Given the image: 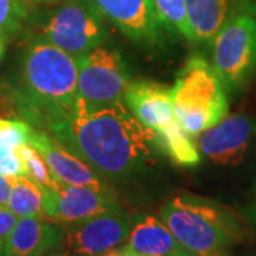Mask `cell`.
<instances>
[{
    "mask_svg": "<svg viewBox=\"0 0 256 256\" xmlns=\"http://www.w3.org/2000/svg\"><path fill=\"white\" fill-rule=\"evenodd\" d=\"M127 245L138 256H194L178 242L164 222L152 215L137 216Z\"/></svg>",
    "mask_w": 256,
    "mask_h": 256,
    "instance_id": "cell-15",
    "label": "cell"
},
{
    "mask_svg": "<svg viewBox=\"0 0 256 256\" xmlns=\"http://www.w3.org/2000/svg\"><path fill=\"white\" fill-rule=\"evenodd\" d=\"M0 174L8 178L24 176V165L18 148L0 146Z\"/></svg>",
    "mask_w": 256,
    "mask_h": 256,
    "instance_id": "cell-23",
    "label": "cell"
},
{
    "mask_svg": "<svg viewBox=\"0 0 256 256\" xmlns=\"http://www.w3.org/2000/svg\"><path fill=\"white\" fill-rule=\"evenodd\" d=\"M195 43L212 42L230 16L234 0H185Z\"/></svg>",
    "mask_w": 256,
    "mask_h": 256,
    "instance_id": "cell-16",
    "label": "cell"
},
{
    "mask_svg": "<svg viewBox=\"0 0 256 256\" xmlns=\"http://www.w3.org/2000/svg\"><path fill=\"white\" fill-rule=\"evenodd\" d=\"M154 146L175 164L195 166L201 162L200 150L176 118L154 131Z\"/></svg>",
    "mask_w": 256,
    "mask_h": 256,
    "instance_id": "cell-17",
    "label": "cell"
},
{
    "mask_svg": "<svg viewBox=\"0 0 256 256\" xmlns=\"http://www.w3.org/2000/svg\"><path fill=\"white\" fill-rule=\"evenodd\" d=\"M124 100L128 110L152 132L175 118L171 92L158 82L146 80L130 82Z\"/></svg>",
    "mask_w": 256,
    "mask_h": 256,
    "instance_id": "cell-13",
    "label": "cell"
},
{
    "mask_svg": "<svg viewBox=\"0 0 256 256\" xmlns=\"http://www.w3.org/2000/svg\"><path fill=\"white\" fill-rule=\"evenodd\" d=\"M48 132L60 146L110 181L134 176L152 156L154 132L122 102L88 110L77 97L73 114Z\"/></svg>",
    "mask_w": 256,
    "mask_h": 256,
    "instance_id": "cell-1",
    "label": "cell"
},
{
    "mask_svg": "<svg viewBox=\"0 0 256 256\" xmlns=\"http://www.w3.org/2000/svg\"><path fill=\"white\" fill-rule=\"evenodd\" d=\"M248 9L250 10V12H254V13L256 14V6H254V8H248Z\"/></svg>",
    "mask_w": 256,
    "mask_h": 256,
    "instance_id": "cell-33",
    "label": "cell"
},
{
    "mask_svg": "<svg viewBox=\"0 0 256 256\" xmlns=\"http://www.w3.org/2000/svg\"><path fill=\"white\" fill-rule=\"evenodd\" d=\"M33 128L26 121L0 118V146L18 148L30 142Z\"/></svg>",
    "mask_w": 256,
    "mask_h": 256,
    "instance_id": "cell-22",
    "label": "cell"
},
{
    "mask_svg": "<svg viewBox=\"0 0 256 256\" xmlns=\"http://www.w3.org/2000/svg\"><path fill=\"white\" fill-rule=\"evenodd\" d=\"M151 3L165 28L175 30L186 40L194 42L185 0H151Z\"/></svg>",
    "mask_w": 256,
    "mask_h": 256,
    "instance_id": "cell-19",
    "label": "cell"
},
{
    "mask_svg": "<svg viewBox=\"0 0 256 256\" xmlns=\"http://www.w3.org/2000/svg\"><path fill=\"white\" fill-rule=\"evenodd\" d=\"M107 37L98 9L78 0L52 10L40 24L36 38L62 48L76 58L98 47Z\"/></svg>",
    "mask_w": 256,
    "mask_h": 256,
    "instance_id": "cell-6",
    "label": "cell"
},
{
    "mask_svg": "<svg viewBox=\"0 0 256 256\" xmlns=\"http://www.w3.org/2000/svg\"><path fill=\"white\" fill-rule=\"evenodd\" d=\"M18 154L24 165V176L36 184L42 190H52L58 185V181L52 175L48 165L42 154L32 144L18 146Z\"/></svg>",
    "mask_w": 256,
    "mask_h": 256,
    "instance_id": "cell-20",
    "label": "cell"
},
{
    "mask_svg": "<svg viewBox=\"0 0 256 256\" xmlns=\"http://www.w3.org/2000/svg\"><path fill=\"white\" fill-rule=\"evenodd\" d=\"M132 220L124 210H116L70 224L62 248L70 256H100L127 242Z\"/></svg>",
    "mask_w": 256,
    "mask_h": 256,
    "instance_id": "cell-8",
    "label": "cell"
},
{
    "mask_svg": "<svg viewBox=\"0 0 256 256\" xmlns=\"http://www.w3.org/2000/svg\"><path fill=\"white\" fill-rule=\"evenodd\" d=\"M212 67L229 92L240 90L256 72V14H230L212 38Z\"/></svg>",
    "mask_w": 256,
    "mask_h": 256,
    "instance_id": "cell-5",
    "label": "cell"
},
{
    "mask_svg": "<svg viewBox=\"0 0 256 256\" xmlns=\"http://www.w3.org/2000/svg\"><path fill=\"white\" fill-rule=\"evenodd\" d=\"M4 249H6V244H4V242H3V240L0 239V252H3Z\"/></svg>",
    "mask_w": 256,
    "mask_h": 256,
    "instance_id": "cell-31",
    "label": "cell"
},
{
    "mask_svg": "<svg viewBox=\"0 0 256 256\" xmlns=\"http://www.w3.org/2000/svg\"><path fill=\"white\" fill-rule=\"evenodd\" d=\"M0 256H16V255H13V254H10V252H8V250L4 249L3 252H0Z\"/></svg>",
    "mask_w": 256,
    "mask_h": 256,
    "instance_id": "cell-30",
    "label": "cell"
},
{
    "mask_svg": "<svg viewBox=\"0 0 256 256\" xmlns=\"http://www.w3.org/2000/svg\"><path fill=\"white\" fill-rule=\"evenodd\" d=\"M160 220L178 242L194 256H216L242 242L248 230L232 210L190 194H181L165 204Z\"/></svg>",
    "mask_w": 256,
    "mask_h": 256,
    "instance_id": "cell-3",
    "label": "cell"
},
{
    "mask_svg": "<svg viewBox=\"0 0 256 256\" xmlns=\"http://www.w3.org/2000/svg\"><path fill=\"white\" fill-rule=\"evenodd\" d=\"M16 86L10 87L16 114L26 122L50 128L73 114L77 102V58L40 38L20 56Z\"/></svg>",
    "mask_w": 256,
    "mask_h": 256,
    "instance_id": "cell-2",
    "label": "cell"
},
{
    "mask_svg": "<svg viewBox=\"0 0 256 256\" xmlns=\"http://www.w3.org/2000/svg\"><path fill=\"white\" fill-rule=\"evenodd\" d=\"M248 216H249V218L256 224V196H255V201H254V204H252V205H250V208H249Z\"/></svg>",
    "mask_w": 256,
    "mask_h": 256,
    "instance_id": "cell-27",
    "label": "cell"
},
{
    "mask_svg": "<svg viewBox=\"0 0 256 256\" xmlns=\"http://www.w3.org/2000/svg\"><path fill=\"white\" fill-rule=\"evenodd\" d=\"M26 2H34V3H44V2H50V0H26Z\"/></svg>",
    "mask_w": 256,
    "mask_h": 256,
    "instance_id": "cell-32",
    "label": "cell"
},
{
    "mask_svg": "<svg viewBox=\"0 0 256 256\" xmlns=\"http://www.w3.org/2000/svg\"><path fill=\"white\" fill-rule=\"evenodd\" d=\"M28 144H32L42 154L52 171V175L60 184L88 186L101 192H111L108 184L101 175L97 174L87 162L67 151L44 131L33 130Z\"/></svg>",
    "mask_w": 256,
    "mask_h": 256,
    "instance_id": "cell-12",
    "label": "cell"
},
{
    "mask_svg": "<svg viewBox=\"0 0 256 256\" xmlns=\"http://www.w3.org/2000/svg\"><path fill=\"white\" fill-rule=\"evenodd\" d=\"M40 256H70V255H67L63 249H62V250H52V252H47V254H44V255H40Z\"/></svg>",
    "mask_w": 256,
    "mask_h": 256,
    "instance_id": "cell-28",
    "label": "cell"
},
{
    "mask_svg": "<svg viewBox=\"0 0 256 256\" xmlns=\"http://www.w3.org/2000/svg\"><path fill=\"white\" fill-rule=\"evenodd\" d=\"M92 4L136 43L156 44L164 36L151 0H92Z\"/></svg>",
    "mask_w": 256,
    "mask_h": 256,
    "instance_id": "cell-11",
    "label": "cell"
},
{
    "mask_svg": "<svg viewBox=\"0 0 256 256\" xmlns=\"http://www.w3.org/2000/svg\"><path fill=\"white\" fill-rule=\"evenodd\" d=\"M170 92L175 118L190 136H198L228 114L226 88L201 56L185 63Z\"/></svg>",
    "mask_w": 256,
    "mask_h": 256,
    "instance_id": "cell-4",
    "label": "cell"
},
{
    "mask_svg": "<svg viewBox=\"0 0 256 256\" xmlns=\"http://www.w3.org/2000/svg\"><path fill=\"white\" fill-rule=\"evenodd\" d=\"M10 181H12V191L8 201L9 210L18 218H26V216L46 218L43 210V190L26 176L10 178Z\"/></svg>",
    "mask_w": 256,
    "mask_h": 256,
    "instance_id": "cell-18",
    "label": "cell"
},
{
    "mask_svg": "<svg viewBox=\"0 0 256 256\" xmlns=\"http://www.w3.org/2000/svg\"><path fill=\"white\" fill-rule=\"evenodd\" d=\"M256 136V118L248 114H226L215 126L200 132L196 146L215 165H236Z\"/></svg>",
    "mask_w": 256,
    "mask_h": 256,
    "instance_id": "cell-9",
    "label": "cell"
},
{
    "mask_svg": "<svg viewBox=\"0 0 256 256\" xmlns=\"http://www.w3.org/2000/svg\"><path fill=\"white\" fill-rule=\"evenodd\" d=\"M77 97L88 110L122 102L130 80L118 52L96 47L77 58Z\"/></svg>",
    "mask_w": 256,
    "mask_h": 256,
    "instance_id": "cell-7",
    "label": "cell"
},
{
    "mask_svg": "<svg viewBox=\"0 0 256 256\" xmlns=\"http://www.w3.org/2000/svg\"><path fill=\"white\" fill-rule=\"evenodd\" d=\"M4 53V44H3V38L0 37V60H2V56Z\"/></svg>",
    "mask_w": 256,
    "mask_h": 256,
    "instance_id": "cell-29",
    "label": "cell"
},
{
    "mask_svg": "<svg viewBox=\"0 0 256 256\" xmlns=\"http://www.w3.org/2000/svg\"><path fill=\"white\" fill-rule=\"evenodd\" d=\"M10 191H12V181H10V178L0 174V204L8 205Z\"/></svg>",
    "mask_w": 256,
    "mask_h": 256,
    "instance_id": "cell-25",
    "label": "cell"
},
{
    "mask_svg": "<svg viewBox=\"0 0 256 256\" xmlns=\"http://www.w3.org/2000/svg\"><path fill=\"white\" fill-rule=\"evenodd\" d=\"M28 8L20 0H0V37L14 36L28 20Z\"/></svg>",
    "mask_w": 256,
    "mask_h": 256,
    "instance_id": "cell-21",
    "label": "cell"
},
{
    "mask_svg": "<svg viewBox=\"0 0 256 256\" xmlns=\"http://www.w3.org/2000/svg\"><path fill=\"white\" fill-rule=\"evenodd\" d=\"M100 256H138L131 248L128 246L127 244L124 245H120V246L117 248H112V249H110V250H107L106 254H102V255Z\"/></svg>",
    "mask_w": 256,
    "mask_h": 256,
    "instance_id": "cell-26",
    "label": "cell"
},
{
    "mask_svg": "<svg viewBox=\"0 0 256 256\" xmlns=\"http://www.w3.org/2000/svg\"><path fill=\"white\" fill-rule=\"evenodd\" d=\"M216 256H232V255H229L228 252H224V254H220V255H216Z\"/></svg>",
    "mask_w": 256,
    "mask_h": 256,
    "instance_id": "cell-34",
    "label": "cell"
},
{
    "mask_svg": "<svg viewBox=\"0 0 256 256\" xmlns=\"http://www.w3.org/2000/svg\"><path fill=\"white\" fill-rule=\"evenodd\" d=\"M18 222V216L9 210L8 205L0 204V239L6 244L10 232Z\"/></svg>",
    "mask_w": 256,
    "mask_h": 256,
    "instance_id": "cell-24",
    "label": "cell"
},
{
    "mask_svg": "<svg viewBox=\"0 0 256 256\" xmlns=\"http://www.w3.org/2000/svg\"><path fill=\"white\" fill-rule=\"evenodd\" d=\"M112 192H101L88 186L58 184L43 190V210L46 220L60 225H70L108 210H120Z\"/></svg>",
    "mask_w": 256,
    "mask_h": 256,
    "instance_id": "cell-10",
    "label": "cell"
},
{
    "mask_svg": "<svg viewBox=\"0 0 256 256\" xmlns=\"http://www.w3.org/2000/svg\"><path fill=\"white\" fill-rule=\"evenodd\" d=\"M64 225L40 216H26L16 222L6 240V250L16 256H40L62 248Z\"/></svg>",
    "mask_w": 256,
    "mask_h": 256,
    "instance_id": "cell-14",
    "label": "cell"
}]
</instances>
